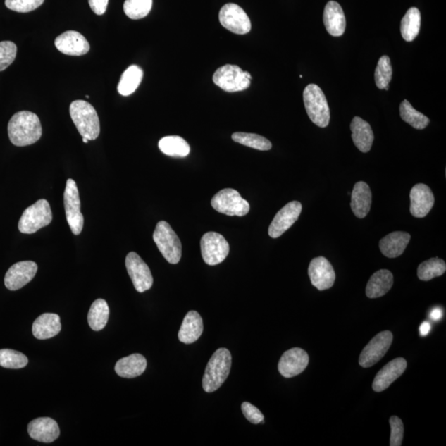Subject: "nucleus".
I'll return each instance as SVG.
<instances>
[{
	"mask_svg": "<svg viewBox=\"0 0 446 446\" xmlns=\"http://www.w3.org/2000/svg\"><path fill=\"white\" fill-rule=\"evenodd\" d=\"M91 9L97 16H103L106 12L109 0H89Z\"/></svg>",
	"mask_w": 446,
	"mask_h": 446,
	"instance_id": "c03bdc74",
	"label": "nucleus"
},
{
	"mask_svg": "<svg viewBox=\"0 0 446 446\" xmlns=\"http://www.w3.org/2000/svg\"><path fill=\"white\" fill-rule=\"evenodd\" d=\"M430 324L428 321H424V323L421 325L419 329L421 337H426V335H428L430 333Z\"/></svg>",
	"mask_w": 446,
	"mask_h": 446,
	"instance_id": "a18cd8bd",
	"label": "nucleus"
},
{
	"mask_svg": "<svg viewBox=\"0 0 446 446\" xmlns=\"http://www.w3.org/2000/svg\"><path fill=\"white\" fill-rule=\"evenodd\" d=\"M17 56L16 43L9 41L0 42V71L6 70Z\"/></svg>",
	"mask_w": 446,
	"mask_h": 446,
	"instance_id": "ea45409f",
	"label": "nucleus"
},
{
	"mask_svg": "<svg viewBox=\"0 0 446 446\" xmlns=\"http://www.w3.org/2000/svg\"><path fill=\"white\" fill-rule=\"evenodd\" d=\"M109 308L107 302L102 299L95 300L88 314L89 327L95 332L102 330L108 323Z\"/></svg>",
	"mask_w": 446,
	"mask_h": 446,
	"instance_id": "2f4dec72",
	"label": "nucleus"
},
{
	"mask_svg": "<svg viewBox=\"0 0 446 446\" xmlns=\"http://www.w3.org/2000/svg\"><path fill=\"white\" fill-rule=\"evenodd\" d=\"M309 275L311 285L320 291L330 289L335 280L333 266L323 256L314 258L310 262Z\"/></svg>",
	"mask_w": 446,
	"mask_h": 446,
	"instance_id": "dca6fc26",
	"label": "nucleus"
},
{
	"mask_svg": "<svg viewBox=\"0 0 446 446\" xmlns=\"http://www.w3.org/2000/svg\"><path fill=\"white\" fill-rule=\"evenodd\" d=\"M152 0H126L123 4L124 12L132 19L145 18L150 13Z\"/></svg>",
	"mask_w": 446,
	"mask_h": 446,
	"instance_id": "58836bf2",
	"label": "nucleus"
},
{
	"mask_svg": "<svg viewBox=\"0 0 446 446\" xmlns=\"http://www.w3.org/2000/svg\"><path fill=\"white\" fill-rule=\"evenodd\" d=\"M219 21L223 27L236 35H247L252 30L250 18L236 4L229 3L221 8Z\"/></svg>",
	"mask_w": 446,
	"mask_h": 446,
	"instance_id": "9b49d317",
	"label": "nucleus"
},
{
	"mask_svg": "<svg viewBox=\"0 0 446 446\" xmlns=\"http://www.w3.org/2000/svg\"><path fill=\"white\" fill-rule=\"evenodd\" d=\"M201 253L207 265L217 266L227 258L230 252L229 244L222 235L210 232L201 239Z\"/></svg>",
	"mask_w": 446,
	"mask_h": 446,
	"instance_id": "9d476101",
	"label": "nucleus"
},
{
	"mask_svg": "<svg viewBox=\"0 0 446 446\" xmlns=\"http://www.w3.org/2000/svg\"><path fill=\"white\" fill-rule=\"evenodd\" d=\"M233 140L243 146L256 149L259 151H270L272 144L266 137L258 134L235 132L232 136Z\"/></svg>",
	"mask_w": 446,
	"mask_h": 446,
	"instance_id": "c9c22d12",
	"label": "nucleus"
},
{
	"mask_svg": "<svg viewBox=\"0 0 446 446\" xmlns=\"http://www.w3.org/2000/svg\"><path fill=\"white\" fill-rule=\"evenodd\" d=\"M147 366L145 357L140 354H133L119 359L115 366V371L120 377L133 378L142 376Z\"/></svg>",
	"mask_w": 446,
	"mask_h": 446,
	"instance_id": "cd10ccee",
	"label": "nucleus"
},
{
	"mask_svg": "<svg viewBox=\"0 0 446 446\" xmlns=\"http://www.w3.org/2000/svg\"><path fill=\"white\" fill-rule=\"evenodd\" d=\"M61 330V318L56 314H42L38 316L32 325V334L38 340L54 337Z\"/></svg>",
	"mask_w": 446,
	"mask_h": 446,
	"instance_id": "5701e85b",
	"label": "nucleus"
},
{
	"mask_svg": "<svg viewBox=\"0 0 446 446\" xmlns=\"http://www.w3.org/2000/svg\"><path fill=\"white\" fill-rule=\"evenodd\" d=\"M143 78V71L140 67L133 65L123 72L118 86V93L123 96L131 95L135 92Z\"/></svg>",
	"mask_w": 446,
	"mask_h": 446,
	"instance_id": "c756f323",
	"label": "nucleus"
},
{
	"mask_svg": "<svg viewBox=\"0 0 446 446\" xmlns=\"http://www.w3.org/2000/svg\"><path fill=\"white\" fill-rule=\"evenodd\" d=\"M393 285V275L390 271L380 270L369 279L366 286V295L369 299H377L385 295Z\"/></svg>",
	"mask_w": 446,
	"mask_h": 446,
	"instance_id": "c85d7f7f",
	"label": "nucleus"
},
{
	"mask_svg": "<svg viewBox=\"0 0 446 446\" xmlns=\"http://www.w3.org/2000/svg\"><path fill=\"white\" fill-rule=\"evenodd\" d=\"M126 268L137 292H144L151 289L153 285L151 270L136 252H130L127 256Z\"/></svg>",
	"mask_w": 446,
	"mask_h": 446,
	"instance_id": "ddd939ff",
	"label": "nucleus"
},
{
	"mask_svg": "<svg viewBox=\"0 0 446 446\" xmlns=\"http://www.w3.org/2000/svg\"><path fill=\"white\" fill-rule=\"evenodd\" d=\"M391 428L390 446H401L404 440V426L399 416H392L390 419Z\"/></svg>",
	"mask_w": 446,
	"mask_h": 446,
	"instance_id": "79ce46f5",
	"label": "nucleus"
},
{
	"mask_svg": "<svg viewBox=\"0 0 446 446\" xmlns=\"http://www.w3.org/2000/svg\"><path fill=\"white\" fill-rule=\"evenodd\" d=\"M372 203V193L371 188L366 182H358L354 185L351 206L354 215L359 218L366 217L371 211Z\"/></svg>",
	"mask_w": 446,
	"mask_h": 446,
	"instance_id": "393cba45",
	"label": "nucleus"
},
{
	"mask_svg": "<svg viewBox=\"0 0 446 446\" xmlns=\"http://www.w3.org/2000/svg\"><path fill=\"white\" fill-rule=\"evenodd\" d=\"M411 240L409 233L395 232L387 235L380 242V249L383 256L397 258L404 254Z\"/></svg>",
	"mask_w": 446,
	"mask_h": 446,
	"instance_id": "a878e982",
	"label": "nucleus"
},
{
	"mask_svg": "<svg viewBox=\"0 0 446 446\" xmlns=\"http://www.w3.org/2000/svg\"><path fill=\"white\" fill-rule=\"evenodd\" d=\"M351 130L352 140L359 150L364 153L371 151L375 139L371 125L361 118L354 117L351 123Z\"/></svg>",
	"mask_w": 446,
	"mask_h": 446,
	"instance_id": "bb28decb",
	"label": "nucleus"
},
{
	"mask_svg": "<svg viewBox=\"0 0 446 446\" xmlns=\"http://www.w3.org/2000/svg\"><path fill=\"white\" fill-rule=\"evenodd\" d=\"M446 271V264L439 258H431L421 264L417 270V276L421 280L429 281L434 278L443 275Z\"/></svg>",
	"mask_w": 446,
	"mask_h": 446,
	"instance_id": "f704fd0d",
	"label": "nucleus"
},
{
	"mask_svg": "<svg viewBox=\"0 0 446 446\" xmlns=\"http://www.w3.org/2000/svg\"><path fill=\"white\" fill-rule=\"evenodd\" d=\"M392 69L390 57L383 56L378 60L376 70V84L378 89L388 90L392 80Z\"/></svg>",
	"mask_w": 446,
	"mask_h": 446,
	"instance_id": "4c0bfd02",
	"label": "nucleus"
},
{
	"mask_svg": "<svg viewBox=\"0 0 446 446\" xmlns=\"http://www.w3.org/2000/svg\"><path fill=\"white\" fill-rule=\"evenodd\" d=\"M83 142H84L85 143H88V142H89V140H88V139H87V138H85V137H83Z\"/></svg>",
	"mask_w": 446,
	"mask_h": 446,
	"instance_id": "de8ad7c7",
	"label": "nucleus"
},
{
	"mask_svg": "<svg viewBox=\"0 0 446 446\" xmlns=\"http://www.w3.org/2000/svg\"><path fill=\"white\" fill-rule=\"evenodd\" d=\"M392 339V334L390 330H383V332L376 335L364 348L361 356H359V366L363 368L375 366L390 349Z\"/></svg>",
	"mask_w": 446,
	"mask_h": 446,
	"instance_id": "f8f14e48",
	"label": "nucleus"
},
{
	"mask_svg": "<svg viewBox=\"0 0 446 446\" xmlns=\"http://www.w3.org/2000/svg\"><path fill=\"white\" fill-rule=\"evenodd\" d=\"M153 240L168 262L173 265L180 262L182 256L180 240L169 223L165 221L158 223L153 233Z\"/></svg>",
	"mask_w": 446,
	"mask_h": 446,
	"instance_id": "39448f33",
	"label": "nucleus"
},
{
	"mask_svg": "<svg viewBox=\"0 0 446 446\" xmlns=\"http://www.w3.org/2000/svg\"><path fill=\"white\" fill-rule=\"evenodd\" d=\"M442 310L440 309H435L434 310L431 311V313L430 314V318L434 321L440 320L441 318H442Z\"/></svg>",
	"mask_w": 446,
	"mask_h": 446,
	"instance_id": "49530a36",
	"label": "nucleus"
},
{
	"mask_svg": "<svg viewBox=\"0 0 446 446\" xmlns=\"http://www.w3.org/2000/svg\"><path fill=\"white\" fill-rule=\"evenodd\" d=\"M37 272V265L35 262H18L8 268L4 277V285L11 291L20 290L33 280Z\"/></svg>",
	"mask_w": 446,
	"mask_h": 446,
	"instance_id": "4468645a",
	"label": "nucleus"
},
{
	"mask_svg": "<svg viewBox=\"0 0 446 446\" xmlns=\"http://www.w3.org/2000/svg\"><path fill=\"white\" fill-rule=\"evenodd\" d=\"M55 46L61 54L68 56H83L90 49L89 43L86 38L76 31H67L57 37Z\"/></svg>",
	"mask_w": 446,
	"mask_h": 446,
	"instance_id": "a211bd4d",
	"label": "nucleus"
},
{
	"mask_svg": "<svg viewBox=\"0 0 446 446\" xmlns=\"http://www.w3.org/2000/svg\"><path fill=\"white\" fill-rule=\"evenodd\" d=\"M407 361L404 358H397L388 363L378 372L373 382V390L380 392L387 390L393 382L397 380L407 368Z\"/></svg>",
	"mask_w": 446,
	"mask_h": 446,
	"instance_id": "412c9836",
	"label": "nucleus"
},
{
	"mask_svg": "<svg viewBox=\"0 0 446 446\" xmlns=\"http://www.w3.org/2000/svg\"><path fill=\"white\" fill-rule=\"evenodd\" d=\"M28 359L21 352L11 349H0V366L6 368H23L27 366Z\"/></svg>",
	"mask_w": 446,
	"mask_h": 446,
	"instance_id": "e433bc0d",
	"label": "nucleus"
},
{
	"mask_svg": "<svg viewBox=\"0 0 446 446\" xmlns=\"http://www.w3.org/2000/svg\"><path fill=\"white\" fill-rule=\"evenodd\" d=\"M304 102L311 121L320 128L328 126L330 109L327 98L318 85L310 84L304 91Z\"/></svg>",
	"mask_w": 446,
	"mask_h": 446,
	"instance_id": "20e7f679",
	"label": "nucleus"
},
{
	"mask_svg": "<svg viewBox=\"0 0 446 446\" xmlns=\"http://www.w3.org/2000/svg\"><path fill=\"white\" fill-rule=\"evenodd\" d=\"M44 0H6V6L11 11L18 13H28L35 11Z\"/></svg>",
	"mask_w": 446,
	"mask_h": 446,
	"instance_id": "a19ab883",
	"label": "nucleus"
},
{
	"mask_svg": "<svg viewBox=\"0 0 446 446\" xmlns=\"http://www.w3.org/2000/svg\"><path fill=\"white\" fill-rule=\"evenodd\" d=\"M232 367V354L228 349H217L211 357L203 377L206 392H213L226 381Z\"/></svg>",
	"mask_w": 446,
	"mask_h": 446,
	"instance_id": "f03ea898",
	"label": "nucleus"
},
{
	"mask_svg": "<svg viewBox=\"0 0 446 446\" xmlns=\"http://www.w3.org/2000/svg\"><path fill=\"white\" fill-rule=\"evenodd\" d=\"M51 221L49 203L46 199H40L24 211L18 222V230L23 234H33L48 226Z\"/></svg>",
	"mask_w": 446,
	"mask_h": 446,
	"instance_id": "423d86ee",
	"label": "nucleus"
},
{
	"mask_svg": "<svg viewBox=\"0 0 446 446\" xmlns=\"http://www.w3.org/2000/svg\"><path fill=\"white\" fill-rule=\"evenodd\" d=\"M309 363L308 353L300 348H292L283 354L279 362V371L285 378H292L300 375Z\"/></svg>",
	"mask_w": 446,
	"mask_h": 446,
	"instance_id": "f3484780",
	"label": "nucleus"
},
{
	"mask_svg": "<svg viewBox=\"0 0 446 446\" xmlns=\"http://www.w3.org/2000/svg\"><path fill=\"white\" fill-rule=\"evenodd\" d=\"M9 140L16 147L32 145L42 137V128L37 115L21 111L13 115L8 125Z\"/></svg>",
	"mask_w": 446,
	"mask_h": 446,
	"instance_id": "f257e3e1",
	"label": "nucleus"
},
{
	"mask_svg": "<svg viewBox=\"0 0 446 446\" xmlns=\"http://www.w3.org/2000/svg\"><path fill=\"white\" fill-rule=\"evenodd\" d=\"M410 199V212L414 217L419 218H425L435 204L433 191L424 184H417L411 189Z\"/></svg>",
	"mask_w": 446,
	"mask_h": 446,
	"instance_id": "6ab92c4d",
	"label": "nucleus"
},
{
	"mask_svg": "<svg viewBox=\"0 0 446 446\" xmlns=\"http://www.w3.org/2000/svg\"><path fill=\"white\" fill-rule=\"evenodd\" d=\"M212 207L217 212L228 216L243 217L250 211V204L244 199L239 192L233 189H224L216 194L211 201Z\"/></svg>",
	"mask_w": 446,
	"mask_h": 446,
	"instance_id": "0eeeda50",
	"label": "nucleus"
},
{
	"mask_svg": "<svg viewBox=\"0 0 446 446\" xmlns=\"http://www.w3.org/2000/svg\"><path fill=\"white\" fill-rule=\"evenodd\" d=\"M203 332L202 318L196 311H190L182 323L178 337L181 342L192 344L199 339Z\"/></svg>",
	"mask_w": 446,
	"mask_h": 446,
	"instance_id": "b1692460",
	"label": "nucleus"
},
{
	"mask_svg": "<svg viewBox=\"0 0 446 446\" xmlns=\"http://www.w3.org/2000/svg\"><path fill=\"white\" fill-rule=\"evenodd\" d=\"M400 115L404 122L419 130L426 128L430 123V119L424 114L416 111V109L412 107V105L406 99L400 105Z\"/></svg>",
	"mask_w": 446,
	"mask_h": 446,
	"instance_id": "72a5a7b5",
	"label": "nucleus"
},
{
	"mask_svg": "<svg viewBox=\"0 0 446 446\" xmlns=\"http://www.w3.org/2000/svg\"><path fill=\"white\" fill-rule=\"evenodd\" d=\"M213 82L226 92L234 93L250 87L251 80L247 78L246 71L239 66L226 65L215 71Z\"/></svg>",
	"mask_w": 446,
	"mask_h": 446,
	"instance_id": "6e6552de",
	"label": "nucleus"
},
{
	"mask_svg": "<svg viewBox=\"0 0 446 446\" xmlns=\"http://www.w3.org/2000/svg\"><path fill=\"white\" fill-rule=\"evenodd\" d=\"M158 147L162 153L171 157H186L190 152L189 143L179 136L163 137Z\"/></svg>",
	"mask_w": 446,
	"mask_h": 446,
	"instance_id": "7c9ffc66",
	"label": "nucleus"
},
{
	"mask_svg": "<svg viewBox=\"0 0 446 446\" xmlns=\"http://www.w3.org/2000/svg\"><path fill=\"white\" fill-rule=\"evenodd\" d=\"M30 438L42 443H51L60 435V428L56 421L50 417H39L27 426Z\"/></svg>",
	"mask_w": 446,
	"mask_h": 446,
	"instance_id": "aec40b11",
	"label": "nucleus"
},
{
	"mask_svg": "<svg viewBox=\"0 0 446 446\" xmlns=\"http://www.w3.org/2000/svg\"><path fill=\"white\" fill-rule=\"evenodd\" d=\"M421 28V13L416 8L407 11L401 22V33L404 39L411 42L419 35Z\"/></svg>",
	"mask_w": 446,
	"mask_h": 446,
	"instance_id": "473e14b6",
	"label": "nucleus"
},
{
	"mask_svg": "<svg viewBox=\"0 0 446 446\" xmlns=\"http://www.w3.org/2000/svg\"><path fill=\"white\" fill-rule=\"evenodd\" d=\"M70 114L75 126L82 137L89 141L95 140L99 136V118L94 108L83 100H76L70 106Z\"/></svg>",
	"mask_w": 446,
	"mask_h": 446,
	"instance_id": "7ed1b4c3",
	"label": "nucleus"
},
{
	"mask_svg": "<svg viewBox=\"0 0 446 446\" xmlns=\"http://www.w3.org/2000/svg\"><path fill=\"white\" fill-rule=\"evenodd\" d=\"M323 23L329 35L340 37L345 30V17L342 6L337 2L329 1L323 13Z\"/></svg>",
	"mask_w": 446,
	"mask_h": 446,
	"instance_id": "4be33fe9",
	"label": "nucleus"
},
{
	"mask_svg": "<svg viewBox=\"0 0 446 446\" xmlns=\"http://www.w3.org/2000/svg\"><path fill=\"white\" fill-rule=\"evenodd\" d=\"M242 411L246 419L252 424L261 423L265 419L261 411L256 407L253 406L250 402H244L242 404Z\"/></svg>",
	"mask_w": 446,
	"mask_h": 446,
	"instance_id": "37998d69",
	"label": "nucleus"
},
{
	"mask_svg": "<svg viewBox=\"0 0 446 446\" xmlns=\"http://www.w3.org/2000/svg\"><path fill=\"white\" fill-rule=\"evenodd\" d=\"M78 185L72 179L67 180L64 193V206L67 223L74 235H80L84 228V217L80 209Z\"/></svg>",
	"mask_w": 446,
	"mask_h": 446,
	"instance_id": "1a4fd4ad",
	"label": "nucleus"
},
{
	"mask_svg": "<svg viewBox=\"0 0 446 446\" xmlns=\"http://www.w3.org/2000/svg\"><path fill=\"white\" fill-rule=\"evenodd\" d=\"M302 213V204L297 201H292L281 209L273 219L268 235L272 238H279L289 230L299 219Z\"/></svg>",
	"mask_w": 446,
	"mask_h": 446,
	"instance_id": "2eb2a0df",
	"label": "nucleus"
}]
</instances>
